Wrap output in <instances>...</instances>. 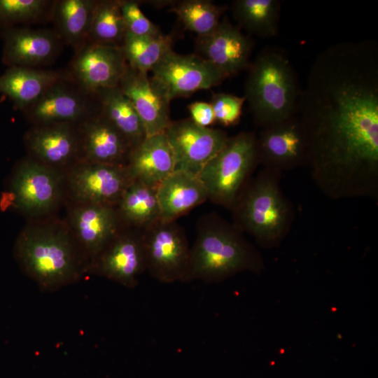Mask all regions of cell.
<instances>
[{
	"instance_id": "8",
	"label": "cell",
	"mask_w": 378,
	"mask_h": 378,
	"mask_svg": "<svg viewBox=\"0 0 378 378\" xmlns=\"http://www.w3.org/2000/svg\"><path fill=\"white\" fill-rule=\"evenodd\" d=\"M68 203H90L115 206L134 181L126 166L80 160L66 172Z\"/></svg>"
},
{
	"instance_id": "21",
	"label": "cell",
	"mask_w": 378,
	"mask_h": 378,
	"mask_svg": "<svg viewBox=\"0 0 378 378\" xmlns=\"http://www.w3.org/2000/svg\"><path fill=\"white\" fill-rule=\"evenodd\" d=\"M125 166L134 180L158 188L176 168L174 151L165 134L147 136L133 147Z\"/></svg>"
},
{
	"instance_id": "15",
	"label": "cell",
	"mask_w": 378,
	"mask_h": 378,
	"mask_svg": "<svg viewBox=\"0 0 378 378\" xmlns=\"http://www.w3.org/2000/svg\"><path fill=\"white\" fill-rule=\"evenodd\" d=\"M65 206L64 219L90 264L124 226L116 207L90 203Z\"/></svg>"
},
{
	"instance_id": "3",
	"label": "cell",
	"mask_w": 378,
	"mask_h": 378,
	"mask_svg": "<svg viewBox=\"0 0 378 378\" xmlns=\"http://www.w3.org/2000/svg\"><path fill=\"white\" fill-rule=\"evenodd\" d=\"M247 69L244 97L258 127L263 128L295 115L301 90L282 50L262 49Z\"/></svg>"
},
{
	"instance_id": "34",
	"label": "cell",
	"mask_w": 378,
	"mask_h": 378,
	"mask_svg": "<svg viewBox=\"0 0 378 378\" xmlns=\"http://www.w3.org/2000/svg\"><path fill=\"white\" fill-rule=\"evenodd\" d=\"M190 119L197 125L210 127L215 122V116L210 103L195 102L188 106Z\"/></svg>"
},
{
	"instance_id": "12",
	"label": "cell",
	"mask_w": 378,
	"mask_h": 378,
	"mask_svg": "<svg viewBox=\"0 0 378 378\" xmlns=\"http://www.w3.org/2000/svg\"><path fill=\"white\" fill-rule=\"evenodd\" d=\"M164 133L174 151L175 169L196 176L228 138L223 130L200 126L190 118L172 121Z\"/></svg>"
},
{
	"instance_id": "19",
	"label": "cell",
	"mask_w": 378,
	"mask_h": 378,
	"mask_svg": "<svg viewBox=\"0 0 378 378\" xmlns=\"http://www.w3.org/2000/svg\"><path fill=\"white\" fill-rule=\"evenodd\" d=\"M118 86L134 106L147 136L166 130L172 121L170 101L153 83L148 74L127 65Z\"/></svg>"
},
{
	"instance_id": "22",
	"label": "cell",
	"mask_w": 378,
	"mask_h": 378,
	"mask_svg": "<svg viewBox=\"0 0 378 378\" xmlns=\"http://www.w3.org/2000/svg\"><path fill=\"white\" fill-rule=\"evenodd\" d=\"M160 219L176 220L209 200L207 190L198 176L175 169L157 188Z\"/></svg>"
},
{
	"instance_id": "16",
	"label": "cell",
	"mask_w": 378,
	"mask_h": 378,
	"mask_svg": "<svg viewBox=\"0 0 378 378\" xmlns=\"http://www.w3.org/2000/svg\"><path fill=\"white\" fill-rule=\"evenodd\" d=\"M127 66L120 47L88 42L75 52L69 75L80 88L95 95L118 86Z\"/></svg>"
},
{
	"instance_id": "31",
	"label": "cell",
	"mask_w": 378,
	"mask_h": 378,
	"mask_svg": "<svg viewBox=\"0 0 378 378\" xmlns=\"http://www.w3.org/2000/svg\"><path fill=\"white\" fill-rule=\"evenodd\" d=\"M54 4L50 0H0V29L48 22Z\"/></svg>"
},
{
	"instance_id": "20",
	"label": "cell",
	"mask_w": 378,
	"mask_h": 378,
	"mask_svg": "<svg viewBox=\"0 0 378 378\" xmlns=\"http://www.w3.org/2000/svg\"><path fill=\"white\" fill-rule=\"evenodd\" d=\"M81 160L125 166L132 148L127 139L99 111L79 124Z\"/></svg>"
},
{
	"instance_id": "32",
	"label": "cell",
	"mask_w": 378,
	"mask_h": 378,
	"mask_svg": "<svg viewBox=\"0 0 378 378\" xmlns=\"http://www.w3.org/2000/svg\"><path fill=\"white\" fill-rule=\"evenodd\" d=\"M244 97L225 93H213L211 99L216 122L230 127L237 124L242 114Z\"/></svg>"
},
{
	"instance_id": "23",
	"label": "cell",
	"mask_w": 378,
	"mask_h": 378,
	"mask_svg": "<svg viewBox=\"0 0 378 378\" xmlns=\"http://www.w3.org/2000/svg\"><path fill=\"white\" fill-rule=\"evenodd\" d=\"M59 71L42 68L10 66L0 76V92L24 111L52 85L66 77Z\"/></svg>"
},
{
	"instance_id": "7",
	"label": "cell",
	"mask_w": 378,
	"mask_h": 378,
	"mask_svg": "<svg viewBox=\"0 0 378 378\" xmlns=\"http://www.w3.org/2000/svg\"><path fill=\"white\" fill-rule=\"evenodd\" d=\"M176 221L160 219L144 230L146 271L163 284L185 282L188 272L190 246Z\"/></svg>"
},
{
	"instance_id": "17",
	"label": "cell",
	"mask_w": 378,
	"mask_h": 378,
	"mask_svg": "<svg viewBox=\"0 0 378 378\" xmlns=\"http://www.w3.org/2000/svg\"><path fill=\"white\" fill-rule=\"evenodd\" d=\"M197 55L215 66L226 78L248 69L253 41L227 19L210 34L197 36Z\"/></svg>"
},
{
	"instance_id": "29",
	"label": "cell",
	"mask_w": 378,
	"mask_h": 378,
	"mask_svg": "<svg viewBox=\"0 0 378 378\" xmlns=\"http://www.w3.org/2000/svg\"><path fill=\"white\" fill-rule=\"evenodd\" d=\"M127 32L120 0H97L88 42L120 47Z\"/></svg>"
},
{
	"instance_id": "28",
	"label": "cell",
	"mask_w": 378,
	"mask_h": 378,
	"mask_svg": "<svg viewBox=\"0 0 378 378\" xmlns=\"http://www.w3.org/2000/svg\"><path fill=\"white\" fill-rule=\"evenodd\" d=\"M172 37L162 33L136 36L127 31L120 48L128 66L148 74L172 50Z\"/></svg>"
},
{
	"instance_id": "10",
	"label": "cell",
	"mask_w": 378,
	"mask_h": 378,
	"mask_svg": "<svg viewBox=\"0 0 378 378\" xmlns=\"http://www.w3.org/2000/svg\"><path fill=\"white\" fill-rule=\"evenodd\" d=\"M146 269L144 230L124 225L90 262L88 274L133 288Z\"/></svg>"
},
{
	"instance_id": "18",
	"label": "cell",
	"mask_w": 378,
	"mask_h": 378,
	"mask_svg": "<svg viewBox=\"0 0 378 378\" xmlns=\"http://www.w3.org/2000/svg\"><path fill=\"white\" fill-rule=\"evenodd\" d=\"M3 62L10 66L41 68L53 62L62 41L54 30L29 27L4 30Z\"/></svg>"
},
{
	"instance_id": "25",
	"label": "cell",
	"mask_w": 378,
	"mask_h": 378,
	"mask_svg": "<svg viewBox=\"0 0 378 378\" xmlns=\"http://www.w3.org/2000/svg\"><path fill=\"white\" fill-rule=\"evenodd\" d=\"M125 226L145 230L160 219L157 187L134 180L115 205Z\"/></svg>"
},
{
	"instance_id": "6",
	"label": "cell",
	"mask_w": 378,
	"mask_h": 378,
	"mask_svg": "<svg viewBox=\"0 0 378 378\" xmlns=\"http://www.w3.org/2000/svg\"><path fill=\"white\" fill-rule=\"evenodd\" d=\"M8 190L15 197V209L27 220L55 216L65 204V172L27 155L14 167Z\"/></svg>"
},
{
	"instance_id": "14",
	"label": "cell",
	"mask_w": 378,
	"mask_h": 378,
	"mask_svg": "<svg viewBox=\"0 0 378 378\" xmlns=\"http://www.w3.org/2000/svg\"><path fill=\"white\" fill-rule=\"evenodd\" d=\"M257 141L260 164L264 168L282 174L307 164V140L296 114L261 128Z\"/></svg>"
},
{
	"instance_id": "5",
	"label": "cell",
	"mask_w": 378,
	"mask_h": 378,
	"mask_svg": "<svg viewBox=\"0 0 378 378\" xmlns=\"http://www.w3.org/2000/svg\"><path fill=\"white\" fill-rule=\"evenodd\" d=\"M258 164L257 135L241 132L228 136L198 176L207 190L209 200L231 209Z\"/></svg>"
},
{
	"instance_id": "33",
	"label": "cell",
	"mask_w": 378,
	"mask_h": 378,
	"mask_svg": "<svg viewBox=\"0 0 378 378\" xmlns=\"http://www.w3.org/2000/svg\"><path fill=\"white\" fill-rule=\"evenodd\" d=\"M140 1L120 0V10L127 31L136 36H155L162 31L141 11Z\"/></svg>"
},
{
	"instance_id": "26",
	"label": "cell",
	"mask_w": 378,
	"mask_h": 378,
	"mask_svg": "<svg viewBox=\"0 0 378 378\" xmlns=\"http://www.w3.org/2000/svg\"><path fill=\"white\" fill-rule=\"evenodd\" d=\"M95 95L100 113L127 139L132 148L147 136L140 117L118 85L102 90Z\"/></svg>"
},
{
	"instance_id": "11",
	"label": "cell",
	"mask_w": 378,
	"mask_h": 378,
	"mask_svg": "<svg viewBox=\"0 0 378 378\" xmlns=\"http://www.w3.org/2000/svg\"><path fill=\"white\" fill-rule=\"evenodd\" d=\"M99 111L97 96L83 90L67 74L23 112L31 125H79Z\"/></svg>"
},
{
	"instance_id": "1",
	"label": "cell",
	"mask_w": 378,
	"mask_h": 378,
	"mask_svg": "<svg viewBox=\"0 0 378 378\" xmlns=\"http://www.w3.org/2000/svg\"><path fill=\"white\" fill-rule=\"evenodd\" d=\"M14 253L22 272L43 291L58 290L88 274V258L65 219L56 215L27 220Z\"/></svg>"
},
{
	"instance_id": "30",
	"label": "cell",
	"mask_w": 378,
	"mask_h": 378,
	"mask_svg": "<svg viewBox=\"0 0 378 378\" xmlns=\"http://www.w3.org/2000/svg\"><path fill=\"white\" fill-rule=\"evenodd\" d=\"M225 7L207 0L176 1L169 11L174 13L186 29L202 36L211 33L220 22Z\"/></svg>"
},
{
	"instance_id": "13",
	"label": "cell",
	"mask_w": 378,
	"mask_h": 378,
	"mask_svg": "<svg viewBox=\"0 0 378 378\" xmlns=\"http://www.w3.org/2000/svg\"><path fill=\"white\" fill-rule=\"evenodd\" d=\"M24 144L27 156L64 172L81 160L79 125H31Z\"/></svg>"
},
{
	"instance_id": "27",
	"label": "cell",
	"mask_w": 378,
	"mask_h": 378,
	"mask_svg": "<svg viewBox=\"0 0 378 378\" xmlns=\"http://www.w3.org/2000/svg\"><path fill=\"white\" fill-rule=\"evenodd\" d=\"M234 18L240 27L262 38L278 31L281 2L277 0H236L232 6Z\"/></svg>"
},
{
	"instance_id": "2",
	"label": "cell",
	"mask_w": 378,
	"mask_h": 378,
	"mask_svg": "<svg viewBox=\"0 0 378 378\" xmlns=\"http://www.w3.org/2000/svg\"><path fill=\"white\" fill-rule=\"evenodd\" d=\"M264 268L260 253L232 223L214 213L200 218L185 282L216 283L242 272L258 274Z\"/></svg>"
},
{
	"instance_id": "4",
	"label": "cell",
	"mask_w": 378,
	"mask_h": 378,
	"mask_svg": "<svg viewBox=\"0 0 378 378\" xmlns=\"http://www.w3.org/2000/svg\"><path fill=\"white\" fill-rule=\"evenodd\" d=\"M281 175L263 168L249 180L230 209L232 223L266 248L279 245L293 221V206L280 187Z\"/></svg>"
},
{
	"instance_id": "24",
	"label": "cell",
	"mask_w": 378,
	"mask_h": 378,
	"mask_svg": "<svg viewBox=\"0 0 378 378\" xmlns=\"http://www.w3.org/2000/svg\"><path fill=\"white\" fill-rule=\"evenodd\" d=\"M97 0L55 1L52 19L54 31L76 52L88 43Z\"/></svg>"
},
{
	"instance_id": "9",
	"label": "cell",
	"mask_w": 378,
	"mask_h": 378,
	"mask_svg": "<svg viewBox=\"0 0 378 378\" xmlns=\"http://www.w3.org/2000/svg\"><path fill=\"white\" fill-rule=\"evenodd\" d=\"M153 83L168 99L188 97L209 90L226 77L210 62L197 54L168 52L150 71Z\"/></svg>"
}]
</instances>
